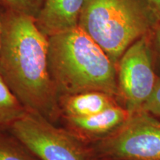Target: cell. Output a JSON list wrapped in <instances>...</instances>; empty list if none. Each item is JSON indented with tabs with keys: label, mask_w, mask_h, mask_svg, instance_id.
<instances>
[{
	"label": "cell",
	"mask_w": 160,
	"mask_h": 160,
	"mask_svg": "<svg viewBox=\"0 0 160 160\" xmlns=\"http://www.w3.org/2000/svg\"><path fill=\"white\" fill-rule=\"evenodd\" d=\"M119 105L121 103L117 97L101 91L83 92L59 98L61 119L88 117Z\"/></svg>",
	"instance_id": "cell-9"
},
{
	"label": "cell",
	"mask_w": 160,
	"mask_h": 160,
	"mask_svg": "<svg viewBox=\"0 0 160 160\" xmlns=\"http://www.w3.org/2000/svg\"><path fill=\"white\" fill-rule=\"evenodd\" d=\"M48 64L59 98L101 91L114 96L120 102L117 67L79 26L48 37Z\"/></svg>",
	"instance_id": "cell-2"
},
{
	"label": "cell",
	"mask_w": 160,
	"mask_h": 160,
	"mask_svg": "<svg viewBox=\"0 0 160 160\" xmlns=\"http://www.w3.org/2000/svg\"><path fill=\"white\" fill-rule=\"evenodd\" d=\"M5 11L2 8L0 7V46H1L2 37L3 31V25H4V19H5Z\"/></svg>",
	"instance_id": "cell-16"
},
{
	"label": "cell",
	"mask_w": 160,
	"mask_h": 160,
	"mask_svg": "<svg viewBox=\"0 0 160 160\" xmlns=\"http://www.w3.org/2000/svg\"><path fill=\"white\" fill-rule=\"evenodd\" d=\"M48 37L26 16L5 11L0 77L28 111L53 123L61 119L59 97L49 74Z\"/></svg>",
	"instance_id": "cell-1"
},
{
	"label": "cell",
	"mask_w": 160,
	"mask_h": 160,
	"mask_svg": "<svg viewBox=\"0 0 160 160\" xmlns=\"http://www.w3.org/2000/svg\"><path fill=\"white\" fill-rule=\"evenodd\" d=\"M45 0H0V7L5 11L19 13L35 20Z\"/></svg>",
	"instance_id": "cell-12"
},
{
	"label": "cell",
	"mask_w": 160,
	"mask_h": 160,
	"mask_svg": "<svg viewBox=\"0 0 160 160\" xmlns=\"http://www.w3.org/2000/svg\"><path fill=\"white\" fill-rule=\"evenodd\" d=\"M148 2L160 19V0H148Z\"/></svg>",
	"instance_id": "cell-15"
},
{
	"label": "cell",
	"mask_w": 160,
	"mask_h": 160,
	"mask_svg": "<svg viewBox=\"0 0 160 160\" xmlns=\"http://www.w3.org/2000/svg\"><path fill=\"white\" fill-rule=\"evenodd\" d=\"M150 33L132 44L117 66L120 102L131 113L141 110L159 78L154 70Z\"/></svg>",
	"instance_id": "cell-6"
},
{
	"label": "cell",
	"mask_w": 160,
	"mask_h": 160,
	"mask_svg": "<svg viewBox=\"0 0 160 160\" xmlns=\"http://www.w3.org/2000/svg\"><path fill=\"white\" fill-rule=\"evenodd\" d=\"M131 113L119 105L84 117H62L65 128L87 145L104 139L128 119Z\"/></svg>",
	"instance_id": "cell-7"
},
{
	"label": "cell",
	"mask_w": 160,
	"mask_h": 160,
	"mask_svg": "<svg viewBox=\"0 0 160 160\" xmlns=\"http://www.w3.org/2000/svg\"><path fill=\"white\" fill-rule=\"evenodd\" d=\"M9 133L41 160H97L89 145L35 112H26Z\"/></svg>",
	"instance_id": "cell-5"
},
{
	"label": "cell",
	"mask_w": 160,
	"mask_h": 160,
	"mask_svg": "<svg viewBox=\"0 0 160 160\" xmlns=\"http://www.w3.org/2000/svg\"><path fill=\"white\" fill-rule=\"evenodd\" d=\"M97 160H160V120L142 110L89 145Z\"/></svg>",
	"instance_id": "cell-4"
},
{
	"label": "cell",
	"mask_w": 160,
	"mask_h": 160,
	"mask_svg": "<svg viewBox=\"0 0 160 160\" xmlns=\"http://www.w3.org/2000/svg\"><path fill=\"white\" fill-rule=\"evenodd\" d=\"M152 43L154 44L157 49L160 51V21L154 26L150 33Z\"/></svg>",
	"instance_id": "cell-14"
},
{
	"label": "cell",
	"mask_w": 160,
	"mask_h": 160,
	"mask_svg": "<svg viewBox=\"0 0 160 160\" xmlns=\"http://www.w3.org/2000/svg\"><path fill=\"white\" fill-rule=\"evenodd\" d=\"M141 110L151 113L154 117H160V78L157 79V83L147 101L144 103Z\"/></svg>",
	"instance_id": "cell-13"
},
{
	"label": "cell",
	"mask_w": 160,
	"mask_h": 160,
	"mask_svg": "<svg viewBox=\"0 0 160 160\" xmlns=\"http://www.w3.org/2000/svg\"><path fill=\"white\" fill-rule=\"evenodd\" d=\"M27 111L0 77V135L9 132Z\"/></svg>",
	"instance_id": "cell-10"
},
{
	"label": "cell",
	"mask_w": 160,
	"mask_h": 160,
	"mask_svg": "<svg viewBox=\"0 0 160 160\" xmlns=\"http://www.w3.org/2000/svg\"><path fill=\"white\" fill-rule=\"evenodd\" d=\"M159 21L148 0H85L78 26L117 67L126 50Z\"/></svg>",
	"instance_id": "cell-3"
},
{
	"label": "cell",
	"mask_w": 160,
	"mask_h": 160,
	"mask_svg": "<svg viewBox=\"0 0 160 160\" xmlns=\"http://www.w3.org/2000/svg\"><path fill=\"white\" fill-rule=\"evenodd\" d=\"M0 160H41L11 133L0 135Z\"/></svg>",
	"instance_id": "cell-11"
},
{
	"label": "cell",
	"mask_w": 160,
	"mask_h": 160,
	"mask_svg": "<svg viewBox=\"0 0 160 160\" xmlns=\"http://www.w3.org/2000/svg\"><path fill=\"white\" fill-rule=\"evenodd\" d=\"M85 0H45L34 22L47 37L78 27Z\"/></svg>",
	"instance_id": "cell-8"
}]
</instances>
